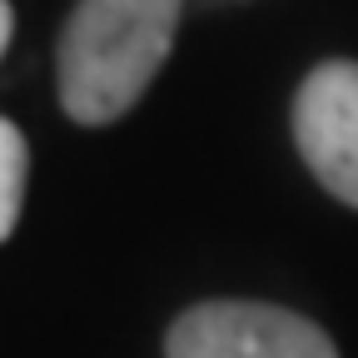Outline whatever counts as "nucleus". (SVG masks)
I'll use <instances>...</instances> for the list:
<instances>
[{"instance_id":"f257e3e1","label":"nucleus","mask_w":358,"mask_h":358,"mask_svg":"<svg viewBox=\"0 0 358 358\" xmlns=\"http://www.w3.org/2000/svg\"><path fill=\"white\" fill-rule=\"evenodd\" d=\"M185 0H80L60 35V105L75 124H115L155 85Z\"/></svg>"},{"instance_id":"f03ea898","label":"nucleus","mask_w":358,"mask_h":358,"mask_svg":"<svg viewBox=\"0 0 358 358\" xmlns=\"http://www.w3.org/2000/svg\"><path fill=\"white\" fill-rule=\"evenodd\" d=\"M164 358H338L334 338L303 313L254 299L194 303L169 324Z\"/></svg>"},{"instance_id":"7ed1b4c3","label":"nucleus","mask_w":358,"mask_h":358,"mask_svg":"<svg viewBox=\"0 0 358 358\" xmlns=\"http://www.w3.org/2000/svg\"><path fill=\"white\" fill-rule=\"evenodd\" d=\"M294 145L313 179L358 209V60H324L294 95Z\"/></svg>"},{"instance_id":"20e7f679","label":"nucleus","mask_w":358,"mask_h":358,"mask_svg":"<svg viewBox=\"0 0 358 358\" xmlns=\"http://www.w3.org/2000/svg\"><path fill=\"white\" fill-rule=\"evenodd\" d=\"M25 169H30V150L25 134L0 120V239H10V229L20 224V204H25Z\"/></svg>"},{"instance_id":"39448f33","label":"nucleus","mask_w":358,"mask_h":358,"mask_svg":"<svg viewBox=\"0 0 358 358\" xmlns=\"http://www.w3.org/2000/svg\"><path fill=\"white\" fill-rule=\"evenodd\" d=\"M10 30H15V10H10V0H0V55L10 45Z\"/></svg>"}]
</instances>
